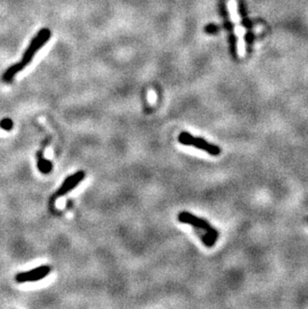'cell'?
Here are the masks:
<instances>
[{
    "label": "cell",
    "instance_id": "obj_7",
    "mask_svg": "<svg viewBox=\"0 0 308 309\" xmlns=\"http://www.w3.org/2000/svg\"><path fill=\"white\" fill-rule=\"evenodd\" d=\"M37 167L39 169V171L43 174H48L52 171L53 169V164L50 160L45 159L43 156V152L42 150H40L37 153Z\"/></svg>",
    "mask_w": 308,
    "mask_h": 309
},
{
    "label": "cell",
    "instance_id": "obj_10",
    "mask_svg": "<svg viewBox=\"0 0 308 309\" xmlns=\"http://www.w3.org/2000/svg\"><path fill=\"white\" fill-rule=\"evenodd\" d=\"M307 221H308V217H307Z\"/></svg>",
    "mask_w": 308,
    "mask_h": 309
},
{
    "label": "cell",
    "instance_id": "obj_9",
    "mask_svg": "<svg viewBox=\"0 0 308 309\" xmlns=\"http://www.w3.org/2000/svg\"><path fill=\"white\" fill-rule=\"evenodd\" d=\"M0 127L6 131H9L13 128V121L10 118H4L0 121Z\"/></svg>",
    "mask_w": 308,
    "mask_h": 309
},
{
    "label": "cell",
    "instance_id": "obj_3",
    "mask_svg": "<svg viewBox=\"0 0 308 309\" xmlns=\"http://www.w3.org/2000/svg\"><path fill=\"white\" fill-rule=\"evenodd\" d=\"M177 219L179 222L191 225L199 230H203L205 233L206 232H216L217 230L205 219L200 218L198 216H195L187 211H182L178 214Z\"/></svg>",
    "mask_w": 308,
    "mask_h": 309
},
{
    "label": "cell",
    "instance_id": "obj_6",
    "mask_svg": "<svg viewBox=\"0 0 308 309\" xmlns=\"http://www.w3.org/2000/svg\"><path fill=\"white\" fill-rule=\"evenodd\" d=\"M191 146H194L202 151L207 152L208 154L212 156H218L221 153V148L219 146L209 143L204 138H201V137H193Z\"/></svg>",
    "mask_w": 308,
    "mask_h": 309
},
{
    "label": "cell",
    "instance_id": "obj_5",
    "mask_svg": "<svg viewBox=\"0 0 308 309\" xmlns=\"http://www.w3.org/2000/svg\"><path fill=\"white\" fill-rule=\"evenodd\" d=\"M84 177H85V172L80 170V171H77L76 173L68 176L67 178H65V180L63 181L61 186L58 188V190L53 195L52 200H55V199H57V198H59L61 196H64L68 192L72 191L75 187L78 186V184L80 182H82Z\"/></svg>",
    "mask_w": 308,
    "mask_h": 309
},
{
    "label": "cell",
    "instance_id": "obj_2",
    "mask_svg": "<svg viewBox=\"0 0 308 309\" xmlns=\"http://www.w3.org/2000/svg\"><path fill=\"white\" fill-rule=\"evenodd\" d=\"M228 11L230 20L234 25V33L236 35V50L237 55L240 58H243L246 54V42H245V35H246V28L241 25L240 15L238 12V4L236 0H228L227 3Z\"/></svg>",
    "mask_w": 308,
    "mask_h": 309
},
{
    "label": "cell",
    "instance_id": "obj_1",
    "mask_svg": "<svg viewBox=\"0 0 308 309\" xmlns=\"http://www.w3.org/2000/svg\"><path fill=\"white\" fill-rule=\"evenodd\" d=\"M51 36V32L48 28H42L36 35L35 37L31 40L28 48L25 50V52L23 53V56L21 58L20 61H18L17 63L11 65L10 67H8L5 72L2 74L1 76V80L5 83H11L13 81L14 76L20 72L21 70H23L32 60V58L35 56L36 52L43 47V45L50 39Z\"/></svg>",
    "mask_w": 308,
    "mask_h": 309
},
{
    "label": "cell",
    "instance_id": "obj_8",
    "mask_svg": "<svg viewBox=\"0 0 308 309\" xmlns=\"http://www.w3.org/2000/svg\"><path fill=\"white\" fill-rule=\"evenodd\" d=\"M193 135H191L189 132L187 131H182L179 135H178V142L182 145H186V146H191L192 144V140H193Z\"/></svg>",
    "mask_w": 308,
    "mask_h": 309
},
{
    "label": "cell",
    "instance_id": "obj_4",
    "mask_svg": "<svg viewBox=\"0 0 308 309\" xmlns=\"http://www.w3.org/2000/svg\"><path fill=\"white\" fill-rule=\"evenodd\" d=\"M51 271V267L48 265H41L36 268H33L26 272H21L16 274L15 280L18 283L24 282H35L45 278Z\"/></svg>",
    "mask_w": 308,
    "mask_h": 309
}]
</instances>
